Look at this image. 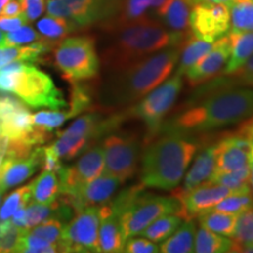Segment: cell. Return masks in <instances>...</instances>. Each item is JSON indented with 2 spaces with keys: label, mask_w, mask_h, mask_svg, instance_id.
<instances>
[{
  "label": "cell",
  "mask_w": 253,
  "mask_h": 253,
  "mask_svg": "<svg viewBox=\"0 0 253 253\" xmlns=\"http://www.w3.org/2000/svg\"><path fill=\"white\" fill-rule=\"evenodd\" d=\"M123 252L126 253H157L160 252L158 245L153 240L145 238V237L132 236L128 238L125 243Z\"/></svg>",
  "instance_id": "46"
},
{
  "label": "cell",
  "mask_w": 253,
  "mask_h": 253,
  "mask_svg": "<svg viewBox=\"0 0 253 253\" xmlns=\"http://www.w3.org/2000/svg\"><path fill=\"white\" fill-rule=\"evenodd\" d=\"M232 240L237 245L253 243V208L238 213Z\"/></svg>",
  "instance_id": "41"
},
{
  "label": "cell",
  "mask_w": 253,
  "mask_h": 253,
  "mask_svg": "<svg viewBox=\"0 0 253 253\" xmlns=\"http://www.w3.org/2000/svg\"><path fill=\"white\" fill-rule=\"evenodd\" d=\"M90 95L88 93L87 88L78 84V82H73L72 94H71V102H69V115L72 118H75L79 114L88 109L90 106Z\"/></svg>",
  "instance_id": "44"
},
{
  "label": "cell",
  "mask_w": 253,
  "mask_h": 253,
  "mask_svg": "<svg viewBox=\"0 0 253 253\" xmlns=\"http://www.w3.org/2000/svg\"><path fill=\"white\" fill-rule=\"evenodd\" d=\"M189 31L199 39L214 42L230 31V8L226 4H199L192 6Z\"/></svg>",
  "instance_id": "13"
},
{
  "label": "cell",
  "mask_w": 253,
  "mask_h": 253,
  "mask_svg": "<svg viewBox=\"0 0 253 253\" xmlns=\"http://www.w3.org/2000/svg\"><path fill=\"white\" fill-rule=\"evenodd\" d=\"M100 207H88L77 212L63 227L59 245L61 252H100Z\"/></svg>",
  "instance_id": "12"
},
{
  "label": "cell",
  "mask_w": 253,
  "mask_h": 253,
  "mask_svg": "<svg viewBox=\"0 0 253 253\" xmlns=\"http://www.w3.org/2000/svg\"><path fill=\"white\" fill-rule=\"evenodd\" d=\"M233 248V240L229 237L218 235L201 226L196 231L194 252L197 253H226Z\"/></svg>",
  "instance_id": "31"
},
{
  "label": "cell",
  "mask_w": 253,
  "mask_h": 253,
  "mask_svg": "<svg viewBox=\"0 0 253 253\" xmlns=\"http://www.w3.org/2000/svg\"><path fill=\"white\" fill-rule=\"evenodd\" d=\"M123 0H48L47 13L62 17L87 27L99 23H110L118 17Z\"/></svg>",
  "instance_id": "10"
},
{
  "label": "cell",
  "mask_w": 253,
  "mask_h": 253,
  "mask_svg": "<svg viewBox=\"0 0 253 253\" xmlns=\"http://www.w3.org/2000/svg\"><path fill=\"white\" fill-rule=\"evenodd\" d=\"M121 184V181L116 177L102 173L93 181L80 186L72 196H62L72 205L75 212H79L88 207H101L109 203Z\"/></svg>",
  "instance_id": "16"
},
{
  "label": "cell",
  "mask_w": 253,
  "mask_h": 253,
  "mask_svg": "<svg viewBox=\"0 0 253 253\" xmlns=\"http://www.w3.org/2000/svg\"><path fill=\"white\" fill-rule=\"evenodd\" d=\"M31 201V188L30 185L15 190L6 198L4 205L0 209V220H6L12 217L15 211L20 207H26Z\"/></svg>",
  "instance_id": "39"
},
{
  "label": "cell",
  "mask_w": 253,
  "mask_h": 253,
  "mask_svg": "<svg viewBox=\"0 0 253 253\" xmlns=\"http://www.w3.org/2000/svg\"><path fill=\"white\" fill-rule=\"evenodd\" d=\"M232 0H186V2L191 6H196L199 4H226L229 5Z\"/></svg>",
  "instance_id": "53"
},
{
  "label": "cell",
  "mask_w": 253,
  "mask_h": 253,
  "mask_svg": "<svg viewBox=\"0 0 253 253\" xmlns=\"http://www.w3.org/2000/svg\"><path fill=\"white\" fill-rule=\"evenodd\" d=\"M250 188L253 196V164H251V173H250Z\"/></svg>",
  "instance_id": "54"
},
{
  "label": "cell",
  "mask_w": 253,
  "mask_h": 253,
  "mask_svg": "<svg viewBox=\"0 0 253 253\" xmlns=\"http://www.w3.org/2000/svg\"><path fill=\"white\" fill-rule=\"evenodd\" d=\"M196 224L194 220H185L171 236L168 237L161 245L160 252L163 253H189L194 252Z\"/></svg>",
  "instance_id": "27"
},
{
  "label": "cell",
  "mask_w": 253,
  "mask_h": 253,
  "mask_svg": "<svg viewBox=\"0 0 253 253\" xmlns=\"http://www.w3.org/2000/svg\"><path fill=\"white\" fill-rule=\"evenodd\" d=\"M43 147H38L23 160H15L5 156L0 166V191L13 188L26 181L37 171L38 168L42 167Z\"/></svg>",
  "instance_id": "19"
},
{
  "label": "cell",
  "mask_w": 253,
  "mask_h": 253,
  "mask_svg": "<svg viewBox=\"0 0 253 253\" xmlns=\"http://www.w3.org/2000/svg\"><path fill=\"white\" fill-rule=\"evenodd\" d=\"M27 23V19L23 13L17 15V17H2V15H0V31L13 32L23 27Z\"/></svg>",
  "instance_id": "49"
},
{
  "label": "cell",
  "mask_w": 253,
  "mask_h": 253,
  "mask_svg": "<svg viewBox=\"0 0 253 253\" xmlns=\"http://www.w3.org/2000/svg\"><path fill=\"white\" fill-rule=\"evenodd\" d=\"M182 87L183 77L173 74L134 106L129 107L126 116L143 122L149 135L148 137H154L162 129L164 119L176 102Z\"/></svg>",
  "instance_id": "7"
},
{
  "label": "cell",
  "mask_w": 253,
  "mask_h": 253,
  "mask_svg": "<svg viewBox=\"0 0 253 253\" xmlns=\"http://www.w3.org/2000/svg\"><path fill=\"white\" fill-rule=\"evenodd\" d=\"M19 252L54 253V252H61V249H60L59 244L47 242L45 239L31 235V233L27 231V232L23 236V238H21Z\"/></svg>",
  "instance_id": "42"
},
{
  "label": "cell",
  "mask_w": 253,
  "mask_h": 253,
  "mask_svg": "<svg viewBox=\"0 0 253 253\" xmlns=\"http://www.w3.org/2000/svg\"><path fill=\"white\" fill-rule=\"evenodd\" d=\"M63 227H65V224L61 221L55 219V218H49V219L40 223L39 225L32 227L28 230V232L31 235L45 239L47 242L59 244L60 240H61Z\"/></svg>",
  "instance_id": "40"
},
{
  "label": "cell",
  "mask_w": 253,
  "mask_h": 253,
  "mask_svg": "<svg viewBox=\"0 0 253 253\" xmlns=\"http://www.w3.org/2000/svg\"><path fill=\"white\" fill-rule=\"evenodd\" d=\"M181 46L158 50L140 61L112 72L102 88L104 106L108 108H126L143 99L175 71Z\"/></svg>",
  "instance_id": "2"
},
{
  "label": "cell",
  "mask_w": 253,
  "mask_h": 253,
  "mask_svg": "<svg viewBox=\"0 0 253 253\" xmlns=\"http://www.w3.org/2000/svg\"><path fill=\"white\" fill-rule=\"evenodd\" d=\"M232 190L211 181L202 183L191 191L181 195H172L181 203L178 216L184 220H191L209 212L223 198L232 194Z\"/></svg>",
  "instance_id": "15"
},
{
  "label": "cell",
  "mask_w": 253,
  "mask_h": 253,
  "mask_svg": "<svg viewBox=\"0 0 253 253\" xmlns=\"http://www.w3.org/2000/svg\"><path fill=\"white\" fill-rule=\"evenodd\" d=\"M0 136H1V129H0Z\"/></svg>",
  "instance_id": "59"
},
{
  "label": "cell",
  "mask_w": 253,
  "mask_h": 253,
  "mask_svg": "<svg viewBox=\"0 0 253 253\" xmlns=\"http://www.w3.org/2000/svg\"><path fill=\"white\" fill-rule=\"evenodd\" d=\"M54 62L63 78L72 84L95 78L100 69L95 41L87 36L60 41L54 50Z\"/></svg>",
  "instance_id": "6"
},
{
  "label": "cell",
  "mask_w": 253,
  "mask_h": 253,
  "mask_svg": "<svg viewBox=\"0 0 253 253\" xmlns=\"http://www.w3.org/2000/svg\"><path fill=\"white\" fill-rule=\"evenodd\" d=\"M182 221V218L177 214H166V216L160 217L153 221L138 236H143L155 243H161L169 236H171L178 229Z\"/></svg>",
  "instance_id": "34"
},
{
  "label": "cell",
  "mask_w": 253,
  "mask_h": 253,
  "mask_svg": "<svg viewBox=\"0 0 253 253\" xmlns=\"http://www.w3.org/2000/svg\"><path fill=\"white\" fill-rule=\"evenodd\" d=\"M167 0H123L118 17L108 23L109 27L137 23L154 18V13Z\"/></svg>",
  "instance_id": "25"
},
{
  "label": "cell",
  "mask_w": 253,
  "mask_h": 253,
  "mask_svg": "<svg viewBox=\"0 0 253 253\" xmlns=\"http://www.w3.org/2000/svg\"><path fill=\"white\" fill-rule=\"evenodd\" d=\"M251 208H253V196L251 188H248L239 190V191H233L232 194L221 199L212 210L238 214Z\"/></svg>",
  "instance_id": "35"
},
{
  "label": "cell",
  "mask_w": 253,
  "mask_h": 253,
  "mask_svg": "<svg viewBox=\"0 0 253 253\" xmlns=\"http://www.w3.org/2000/svg\"><path fill=\"white\" fill-rule=\"evenodd\" d=\"M40 40H42V38L39 33H37L31 26L24 25L23 27L18 28V30L8 32L7 36H5L4 46L25 45V43H32Z\"/></svg>",
  "instance_id": "45"
},
{
  "label": "cell",
  "mask_w": 253,
  "mask_h": 253,
  "mask_svg": "<svg viewBox=\"0 0 253 253\" xmlns=\"http://www.w3.org/2000/svg\"><path fill=\"white\" fill-rule=\"evenodd\" d=\"M229 8L231 31L253 32V0H232Z\"/></svg>",
  "instance_id": "33"
},
{
  "label": "cell",
  "mask_w": 253,
  "mask_h": 253,
  "mask_svg": "<svg viewBox=\"0 0 253 253\" xmlns=\"http://www.w3.org/2000/svg\"><path fill=\"white\" fill-rule=\"evenodd\" d=\"M99 246L100 252H123L126 240L123 238L119 214L107 203L100 207Z\"/></svg>",
  "instance_id": "20"
},
{
  "label": "cell",
  "mask_w": 253,
  "mask_h": 253,
  "mask_svg": "<svg viewBox=\"0 0 253 253\" xmlns=\"http://www.w3.org/2000/svg\"><path fill=\"white\" fill-rule=\"evenodd\" d=\"M238 214L211 210L198 217L199 224L205 229L212 231L218 235L232 238L235 235Z\"/></svg>",
  "instance_id": "32"
},
{
  "label": "cell",
  "mask_w": 253,
  "mask_h": 253,
  "mask_svg": "<svg viewBox=\"0 0 253 253\" xmlns=\"http://www.w3.org/2000/svg\"><path fill=\"white\" fill-rule=\"evenodd\" d=\"M104 172L121 183L135 176L141 157V143L132 134H113L103 141Z\"/></svg>",
  "instance_id": "11"
},
{
  "label": "cell",
  "mask_w": 253,
  "mask_h": 253,
  "mask_svg": "<svg viewBox=\"0 0 253 253\" xmlns=\"http://www.w3.org/2000/svg\"><path fill=\"white\" fill-rule=\"evenodd\" d=\"M214 169V145L207 147L195 158V162L184 175L182 188L171 190L172 195H181L191 191L202 183L207 182L212 175Z\"/></svg>",
  "instance_id": "21"
},
{
  "label": "cell",
  "mask_w": 253,
  "mask_h": 253,
  "mask_svg": "<svg viewBox=\"0 0 253 253\" xmlns=\"http://www.w3.org/2000/svg\"><path fill=\"white\" fill-rule=\"evenodd\" d=\"M0 202H1V191H0Z\"/></svg>",
  "instance_id": "58"
},
{
  "label": "cell",
  "mask_w": 253,
  "mask_h": 253,
  "mask_svg": "<svg viewBox=\"0 0 253 253\" xmlns=\"http://www.w3.org/2000/svg\"><path fill=\"white\" fill-rule=\"evenodd\" d=\"M252 142L238 134L227 136L214 144L213 172L235 171L250 167Z\"/></svg>",
  "instance_id": "18"
},
{
  "label": "cell",
  "mask_w": 253,
  "mask_h": 253,
  "mask_svg": "<svg viewBox=\"0 0 253 253\" xmlns=\"http://www.w3.org/2000/svg\"><path fill=\"white\" fill-rule=\"evenodd\" d=\"M109 205L119 214L125 240L138 236L160 217L166 214L178 216L181 209L179 201L172 195L166 197L148 194L142 184L122 191Z\"/></svg>",
  "instance_id": "5"
},
{
  "label": "cell",
  "mask_w": 253,
  "mask_h": 253,
  "mask_svg": "<svg viewBox=\"0 0 253 253\" xmlns=\"http://www.w3.org/2000/svg\"><path fill=\"white\" fill-rule=\"evenodd\" d=\"M104 172V154L100 145L90 148L79 158L73 167H61L59 170L60 195L72 196L86 183L93 181Z\"/></svg>",
  "instance_id": "14"
},
{
  "label": "cell",
  "mask_w": 253,
  "mask_h": 253,
  "mask_svg": "<svg viewBox=\"0 0 253 253\" xmlns=\"http://www.w3.org/2000/svg\"><path fill=\"white\" fill-rule=\"evenodd\" d=\"M37 28L42 40H45L49 45L54 46L55 43H59L60 41L80 27L68 19L48 14L40 21H38Z\"/></svg>",
  "instance_id": "29"
},
{
  "label": "cell",
  "mask_w": 253,
  "mask_h": 253,
  "mask_svg": "<svg viewBox=\"0 0 253 253\" xmlns=\"http://www.w3.org/2000/svg\"><path fill=\"white\" fill-rule=\"evenodd\" d=\"M230 52L231 43L227 34L214 41L207 54L185 73L186 80L190 86H201L210 79L216 77L218 73L225 67Z\"/></svg>",
  "instance_id": "17"
},
{
  "label": "cell",
  "mask_w": 253,
  "mask_h": 253,
  "mask_svg": "<svg viewBox=\"0 0 253 253\" xmlns=\"http://www.w3.org/2000/svg\"><path fill=\"white\" fill-rule=\"evenodd\" d=\"M21 4V13L26 17L27 21H34L45 11V0H19Z\"/></svg>",
  "instance_id": "47"
},
{
  "label": "cell",
  "mask_w": 253,
  "mask_h": 253,
  "mask_svg": "<svg viewBox=\"0 0 253 253\" xmlns=\"http://www.w3.org/2000/svg\"><path fill=\"white\" fill-rule=\"evenodd\" d=\"M32 108L60 110L67 107L62 91L59 90L48 74L24 62L19 71L13 91Z\"/></svg>",
  "instance_id": "9"
},
{
  "label": "cell",
  "mask_w": 253,
  "mask_h": 253,
  "mask_svg": "<svg viewBox=\"0 0 253 253\" xmlns=\"http://www.w3.org/2000/svg\"><path fill=\"white\" fill-rule=\"evenodd\" d=\"M53 216H54V203L42 204L30 201L26 205V220L28 230L39 225L40 223L49 219V218H53Z\"/></svg>",
  "instance_id": "43"
},
{
  "label": "cell",
  "mask_w": 253,
  "mask_h": 253,
  "mask_svg": "<svg viewBox=\"0 0 253 253\" xmlns=\"http://www.w3.org/2000/svg\"><path fill=\"white\" fill-rule=\"evenodd\" d=\"M9 1V0H0V13H1L2 8L5 7V5L7 4V2Z\"/></svg>",
  "instance_id": "55"
},
{
  "label": "cell",
  "mask_w": 253,
  "mask_h": 253,
  "mask_svg": "<svg viewBox=\"0 0 253 253\" xmlns=\"http://www.w3.org/2000/svg\"><path fill=\"white\" fill-rule=\"evenodd\" d=\"M0 129L1 135L8 140H24L30 143L28 137L34 129L32 114L25 104H20L0 119Z\"/></svg>",
  "instance_id": "22"
},
{
  "label": "cell",
  "mask_w": 253,
  "mask_h": 253,
  "mask_svg": "<svg viewBox=\"0 0 253 253\" xmlns=\"http://www.w3.org/2000/svg\"><path fill=\"white\" fill-rule=\"evenodd\" d=\"M123 115L103 120L99 115L88 114L75 120L66 130L58 132L59 138L50 145L60 160H72L87 148L94 138L116 128Z\"/></svg>",
  "instance_id": "8"
},
{
  "label": "cell",
  "mask_w": 253,
  "mask_h": 253,
  "mask_svg": "<svg viewBox=\"0 0 253 253\" xmlns=\"http://www.w3.org/2000/svg\"><path fill=\"white\" fill-rule=\"evenodd\" d=\"M236 134L243 136V137L248 138L249 141L253 142V116L245 120V122L243 123L242 126H240Z\"/></svg>",
  "instance_id": "52"
},
{
  "label": "cell",
  "mask_w": 253,
  "mask_h": 253,
  "mask_svg": "<svg viewBox=\"0 0 253 253\" xmlns=\"http://www.w3.org/2000/svg\"><path fill=\"white\" fill-rule=\"evenodd\" d=\"M110 30L114 32L113 38L102 53V62L110 73L140 61L158 50L182 45L190 33L169 30L154 18L110 27Z\"/></svg>",
  "instance_id": "3"
},
{
  "label": "cell",
  "mask_w": 253,
  "mask_h": 253,
  "mask_svg": "<svg viewBox=\"0 0 253 253\" xmlns=\"http://www.w3.org/2000/svg\"><path fill=\"white\" fill-rule=\"evenodd\" d=\"M52 45L46 42L45 40L36 41L28 46L17 47V46H4L0 47V69L4 66L8 65L14 60L27 62H37L39 58L45 53L49 52Z\"/></svg>",
  "instance_id": "28"
},
{
  "label": "cell",
  "mask_w": 253,
  "mask_h": 253,
  "mask_svg": "<svg viewBox=\"0 0 253 253\" xmlns=\"http://www.w3.org/2000/svg\"><path fill=\"white\" fill-rule=\"evenodd\" d=\"M250 173H251V166L235 171L212 172L209 181L226 186L232 191H239L250 188Z\"/></svg>",
  "instance_id": "36"
},
{
  "label": "cell",
  "mask_w": 253,
  "mask_h": 253,
  "mask_svg": "<svg viewBox=\"0 0 253 253\" xmlns=\"http://www.w3.org/2000/svg\"><path fill=\"white\" fill-rule=\"evenodd\" d=\"M212 45L213 42L202 40L194 34L189 33L181 46V53H179L175 74L184 77L185 73L207 54Z\"/></svg>",
  "instance_id": "26"
},
{
  "label": "cell",
  "mask_w": 253,
  "mask_h": 253,
  "mask_svg": "<svg viewBox=\"0 0 253 253\" xmlns=\"http://www.w3.org/2000/svg\"><path fill=\"white\" fill-rule=\"evenodd\" d=\"M69 119H71V115L68 112H60V110L39 112L32 115V122H33L34 128L49 132L61 126Z\"/></svg>",
  "instance_id": "38"
},
{
  "label": "cell",
  "mask_w": 253,
  "mask_h": 253,
  "mask_svg": "<svg viewBox=\"0 0 253 253\" xmlns=\"http://www.w3.org/2000/svg\"><path fill=\"white\" fill-rule=\"evenodd\" d=\"M27 229H20L9 220H0V253L19 252L21 238Z\"/></svg>",
  "instance_id": "37"
},
{
  "label": "cell",
  "mask_w": 253,
  "mask_h": 253,
  "mask_svg": "<svg viewBox=\"0 0 253 253\" xmlns=\"http://www.w3.org/2000/svg\"><path fill=\"white\" fill-rule=\"evenodd\" d=\"M231 52L223 74L232 75L253 55V32L231 31L229 34Z\"/></svg>",
  "instance_id": "24"
},
{
  "label": "cell",
  "mask_w": 253,
  "mask_h": 253,
  "mask_svg": "<svg viewBox=\"0 0 253 253\" xmlns=\"http://www.w3.org/2000/svg\"><path fill=\"white\" fill-rule=\"evenodd\" d=\"M250 162H251V164H253V142L251 145V151H250Z\"/></svg>",
  "instance_id": "57"
},
{
  "label": "cell",
  "mask_w": 253,
  "mask_h": 253,
  "mask_svg": "<svg viewBox=\"0 0 253 253\" xmlns=\"http://www.w3.org/2000/svg\"><path fill=\"white\" fill-rule=\"evenodd\" d=\"M12 223L13 225L20 229H27V220H26V207H20L15 212L12 214Z\"/></svg>",
  "instance_id": "51"
},
{
  "label": "cell",
  "mask_w": 253,
  "mask_h": 253,
  "mask_svg": "<svg viewBox=\"0 0 253 253\" xmlns=\"http://www.w3.org/2000/svg\"><path fill=\"white\" fill-rule=\"evenodd\" d=\"M190 6L186 0H167L154 13V19L175 32H189Z\"/></svg>",
  "instance_id": "23"
},
{
  "label": "cell",
  "mask_w": 253,
  "mask_h": 253,
  "mask_svg": "<svg viewBox=\"0 0 253 253\" xmlns=\"http://www.w3.org/2000/svg\"><path fill=\"white\" fill-rule=\"evenodd\" d=\"M4 43H5V36L1 33V31H0V47H4Z\"/></svg>",
  "instance_id": "56"
},
{
  "label": "cell",
  "mask_w": 253,
  "mask_h": 253,
  "mask_svg": "<svg viewBox=\"0 0 253 253\" xmlns=\"http://www.w3.org/2000/svg\"><path fill=\"white\" fill-rule=\"evenodd\" d=\"M197 150L196 142L175 132L151 141L141 155V184L171 191L179 185Z\"/></svg>",
  "instance_id": "4"
},
{
  "label": "cell",
  "mask_w": 253,
  "mask_h": 253,
  "mask_svg": "<svg viewBox=\"0 0 253 253\" xmlns=\"http://www.w3.org/2000/svg\"><path fill=\"white\" fill-rule=\"evenodd\" d=\"M252 114V87L219 88L170 120L163 130L179 135L201 134L245 121Z\"/></svg>",
  "instance_id": "1"
},
{
  "label": "cell",
  "mask_w": 253,
  "mask_h": 253,
  "mask_svg": "<svg viewBox=\"0 0 253 253\" xmlns=\"http://www.w3.org/2000/svg\"><path fill=\"white\" fill-rule=\"evenodd\" d=\"M31 197L34 202L52 204L60 196L59 178L54 171L42 170V172L30 184Z\"/></svg>",
  "instance_id": "30"
},
{
  "label": "cell",
  "mask_w": 253,
  "mask_h": 253,
  "mask_svg": "<svg viewBox=\"0 0 253 253\" xmlns=\"http://www.w3.org/2000/svg\"><path fill=\"white\" fill-rule=\"evenodd\" d=\"M19 14H21V4L18 0H9L0 13L2 17H17Z\"/></svg>",
  "instance_id": "50"
},
{
  "label": "cell",
  "mask_w": 253,
  "mask_h": 253,
  "mask_svg": "<svg viewBox=\"0 0 253 253\" xmlns=\"http://www.w3.org/2000/svg\"><path fill=\"white\" fill-rule=\"evenodd\" d=\"M232 75L238 79L239 84L253 88V55Z\"/></svg>",
  "instance_id": "48"
}]
</instances>
